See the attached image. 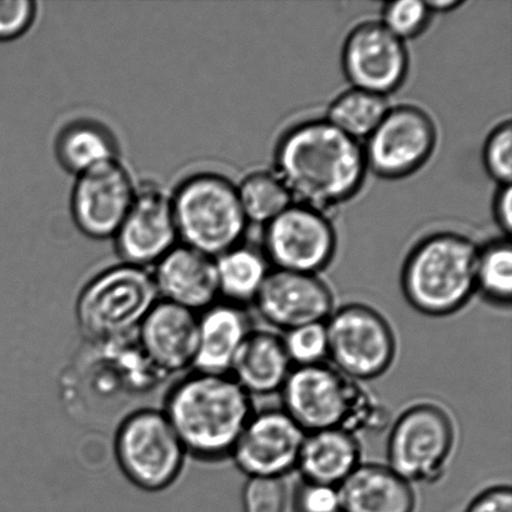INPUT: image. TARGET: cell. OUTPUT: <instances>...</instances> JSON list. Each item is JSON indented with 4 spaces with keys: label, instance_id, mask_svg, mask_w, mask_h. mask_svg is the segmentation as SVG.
I'll return each instance as SVG.
<instances>
[{
    "label": "cell",
    "instance_id": "obj_1",
    "mask_svg": "<svg viewBox=\"0 0 512 512\" xmlns=\"http://www.w3.org/2000/svg\"><path fill=\"white\" fill-rule=\"evenodd\" d=\"M274 167L293 203L323 213L353 199L368 172L363 145L326 119L286 130L275 148Z\"/></svg>",
    "mask_w": 512,
    "mask_h": 512
},
{
    "label": "cell",
    "instance_id": "obj_2",
    "mask_svg": "<svg viewBox=\"0 0 512 512\" xmlns=\"http://www.w3.org/2000/svg\"><path fill=\"white\" fill-rule=\"evenodd\" d=\"M189 458H230L255 413L252 396L230 375L194 371L177 381L163 409Z\"/></svg>",
    "mask_w": 512,
    "mask_h": 512
},
{
    "label": "cell",
    "instance_id": "obj_3",
    "mask_svg": "<svg viewBox=\"0 0 512 512\" xmlns=\"http://www.w3.org/2000/svg\"><path fill=\"white\" fill-rule=\"evenodd\" d=\"M280 391L283 410L305 433L339 429L356 435L388 423L383 403L333 366H295Z\"/></svg>",
    "mask_w": 512,
    "mask_h": 512
},
{
    "label": "cell",
    "instance_id": "obj_4",
    "mask_svg": "<svg viewBox=\"0 0 512 512\" xmlns=\"http://www.w3.org/2000/svg\"><path fill=\"white\" fill-rule=\"evenodd\" d=\"M480 249L463 234L439 232L420 240L401 271L406 301L419 313L448 316L476 293Z\"/></svg>",
    "mask_w": 512,
    "mask_h": 512
},
{
    "label": "cell",
    "instance_id": "obj_5",
    "mask_svg": "<svg viewBox=\"0 0 512 512\" xmlns=\"http://www.w3.org/2000/svg\"><path fill=\"white\" fill-rule=\"evenodd\" d=\"M172 203L183 245L210 258L238 247L247 232L237 187L223 175L199 173L185 179Z\"/></svg>",
    "mask_w": 512,
    "mask_h": 512
},
{
    "label": "cell",
    "instance_id": "obj_6",
    "mask_svg": "<svg viewBox=\"0 0 512 512\" xmlns=\"http://www.w3.org/2000/svg\"><path fill=\"white\" fill-rule=\"evenodd\" d=\"M158 301L153 274L123 263L94 276L80 290L75 318L88 341L122 339L137 333Z\"/></svg>",
    "mask_w": 512,
    "mask_h": 512
},
{
    "label": "cell",
    "instance_id": "obj_7",
    "mask_svg": "<svg viewBox=\"0 0 512 512\" xmlns=\"http://www.w3.org/2000/svg\"><path fill=\"white\" fill-rule=\"evenodd\" d=\"M114 454L130 483L147 493L172 488L189 455L162 409L139 408L119 421Z\"/></svg>",
    "mask_w": 512,
    "mask_h": 512
},
{
    "label": "cell",
    "instance_id": "obj_8",
    "mask_svg": "<svg viewBox=\"0 0 512 512\" xmlns=\"http://www.w3.org/2000/svg\"><path fill=\"white\" fill-rule=\"evenodd\" d=\"M455 429L450 416L439 406H410L390 430L388 466L410 485L439 480L453 453Z\"/></svg>",
    "mask_w": 512,
    "mask_h": 512
},
{
    "label": "cell",
    "instance_id": "obj_9",
    "mask_svg": "<svg viewBox=\"0 0 512 512\" xmlns=\"http://www.w3.org/2000/svg\"><path fill=\"white\" fill-rule=\"evenodd\" d=\"M328 358L350 379L373 380L393 364L395 336L378 311L363 304H349L333 311L325 321Z\"/></svg>",
    "mask_w": 512,
    "mask_h": 512
},
{
    "label": "cell",
    "instance_id": "obj_10",
    "mask_svg": "<svg viewBox=\"0 0 512 512\" xmlns=\"http://www.w3.org/2000/svg\"><path fill=\"white\" fill-rule=\"evenodd\" d=\"M263 245L276 270L316 275L333 261L338 238L326 213L293 203L265 225Z\"/></svg>",
    "mask_w": 512,
    "mask_h": 512
},
{
    "label": "cell",
    "instance_id": "obj_11",
    "mask_svg": "<svg viewBox=\"0 0 512 512\" xmlns=\"http://www.w3.org/2000/svg\"><path fill=\"white\" fill-rule=\"evenodd\" d=\"M438 143V130L425 110L414 105L390 108L366 139V167L384 179H401L423 168Z\"/></svg>",
    "mask_w": 512,
    "mask_h": 512
},
{
    "label": "cell",
    "instance_id": "obj_12",
    "mask_svg": "<svg viewBox=\"0 0 512 512\" xmlns=\"http://www.w3.org/2000/svg\"><path fill=\"white\" fill-rule=\"evenodd\" d=\"M137 194L132 175L119 158L107 160L77 175L72 214L80 232L89 238H114Z\"/></svg>",
    "mask_w": 512,
    "mask_h": 512
},
{
    "label": "cell",
    "instance_id": "obj_13",
    "mask_svg": "<svg viewBox=\"0 0 512 512\" xmlns=\"http://www.w3.org/2000/svg\"><path fill=\"white\" fill-rule=\"evenodd\" d=\"M341 64L351 87L386 98L408 77L409 53L383 24L365 22L345 39Z\"/></svg>",
    "mask_w": 512,
    "mask_h": 512
},
{
    "label": "cell",
    "instance_id": "obj_14",
    "mask_svg": "<svg viewBox=\"0 0 512 512\" xmlns=\"http://www.w3.org/2000/svg\"><path fill=\"white\" fill-rule=\"evenodd\" d=\"M305 431L283 409L254 413L230 458L248 478L283 479L298 464Z\"/></svg>",
    "mask_w": 512,
    "mask_h": 512
},
{
    "label": "cell",
    "instance_id": "obj_15",
    "mask_svg": "<svg viewBox=\"0 0 512 512\" xmlns=\"http://www.w3.org/2000/svg\"><path fill=\"white\" fill-rule=\"evenodd\" d=\"M178 238L172 195L153 183L137 187L132 207L114 237L124 263L148 269L177 247Z\"/></svg>",
    "mask_w": 512,
    "mask_h": 512
},
{
    "label": "cell",
    "instance_id": "obj_16",
    "mask_svg": "<svg viewBox=\"0 0 512 512\" xmlns=\"http://www.w3.org/2000/svg\"><path fill=\"white\" fill-rule=\"evenodd\" d=\"M261 318L288 331L299 326L325 323L334 311V296L318 276L270 271L254 301Z\"/></svg>",
    "mask_w": 512,
    "mask_h": 512
},
{
    "label": "cell",
    "instance_id": "obj_17",
    "mask_svg": "<svg viewBox=\"0 0 512 512\" xmlns=\"http://www.w3.org/2000/svg\"><path fill=\"white\" fill-rule=\"evenodd\" d=\"M135 336L145 358L165 378L193 370L198 348V314L194 311L159 300Z\"/></svg>",
    "mask_w": 512,
    "mask_h": 512
},
{
    "label": "cell",
    "instance_id": "obj_18",
    "mask_svg": "<svg viewBox=\"0 0 512 512\" xmlns=\"http://www.w3.org/2000/svg\"><path fill=\"white\" fill-rule=\"evenodd\" d=\"M153 279L159 300L202 313L219 298L215 259L177 245L155 264Z\"/></svg>",
    "mask_w": 512,
    "mask_h": 512
},
{
    "label": "cell",
    "instance_id": "obj_19",
    "mask_svg": "<svg viewBox=\"0 0 512 512\" xmlns=\"http://www.w3.org/2000/svg\"><path fill=\"white\" fill-rule=\"evenodd\" d=\"M252 325L243 306L217 301L198 314V348L193 370L229 375Z\"/></svg>",
    "mask_w": 512,
    "mask_h": 512
},
{
    "label": "cell",
    "instance_id": "obj_20",
    "mask_svg": "<svg viewBox=\"0 0 512 512\" xmlns=\"http://www.w3.org/2000/svg\"><path fill=\"white\" fill-rule=\"evenodd\" d=\"M343 512H414L413 485L388 465L360 464L338 486Z\"/></svg>",
    "mask_w": 512,
    "mask_h": 512
},
{
    "label": "cell",
    "instance_id": "obj_21",
    "mask_svg": "<svg viewBox=\"0 0 512 512\" xmlns=\"http://www.w3.org/2000/svg\"><path fill=\"white\" fill-rule=\"evenodd\" d=\"M361 463V446L356 435L333 429L306 433L296 469L304 481L338 486Z\"/></svg>",
    "mask_w": 512,
    "mask_h": 512
},
{
    "label": "cell",
    "instance_id": "obj_22",
    "mask_svg": "<svg viewBox=\"0 0 512 512\" xmlns=\"http://www.w3.org/2000/svg\"><path fill=\"white\" fill-rule=\"evenodd\" d=\"M291 371L283 338L270 331L253 330L235 358L230 376L252 395L280 391Z\"/></svg>",
    "mask_w": 512,
    "mask_h": 512
},
{
    "label": "cell",
    "instance_id": "obj_23",
    "mask_svg": "<svg viewBox=\"0 0 512 512\" xmlns=\"http://www.w3.org/2000/svg\"><path fill=\"white\" fill-rule=\"evenodd\" d=\"M219 298L235 305L254 303L268 270V260L253 248L238 245L215 259Z\"/></svg>",
    "mask_w": 512,
    "mask_h": 512
},
{
    "label": "cell",
    "instance_id": "obj_24",
    "mask_svg": "<svg viewBox=\"0 0 512 512\" xmlns=\"http://www.w3.org/2000/svg\"><path fill=\"white\" fill-rule=\"evenodd\" d=\"M57 155L63 167L75 175L118 158L112 135L92 122H77L65 128L58 138Z\"/></svg>",
    "mask_w": 512,
    "mask_h": 512
},
{
    "label": "cell",
    "instance_id": "obj_25",
    "mask_svg": "<svg viewBox=\"0 0 512 512\" xmlns=\"http://www.w3.org/2000/svg\"><path fill=\"white\" fill-rule=\"evenodd\" d=\"M389 109L385 97L351 88L331 103L325 119L348 137L361 142L378 128Z\"/></svg>",
    "mask_w": 512,
    "mask_h": 512
},
{
    "label": "cell",
    "instance_id": "obj_26",
    "mask_svg": "<svg viewBox=\"0 0 512 512\" xmlns=\"http://www.w3.org/2000/svg\"><path fill=\"white\" fill-rule=\"evenodd\" d=\"M237 190L248 223L266 225L293 204L285 185L274 173L249 174Z\"/></svg>",
    "mask_w": 512,
    "mask_h": 512
},
{
    "label": "cell",
    "instance_id": "obj_27",
    "mask_svg": "<svg viewBox=\"0 0 512 512\" xmlns=\"http://www.w3.org/2000/svg\"><path fill=\"white\" fill-rule=\"evenodd\" d=\"M493 303L510 304L512 298V248L509 240L493 242L479 252L476 291Z\"/></svg>",
    "mask_w": 512,
    "mask_h": 512
},
{
    "label": "cell",
    "instance_id": "obj_28",
    "mask_svg": "<svg viewBox=\"0 0 512 512\" xmlns=\"http://www.w3.org/2000/svg\"><path fill=\"white\" fill-rule=\"evenodd\" d=\"M285 333L283 343L291 365L324 364L329 354L325 323L299 326Z\"/></svg>",
    "mask_w": 512,
    "mask_h": 512
},
{
    "label": "cell",
    "instance_id": "obj_29",
    "mask_svg": "<svg viewBox=\"0 0 512 512\" xmlns=\"http://www.w3.org/2000/svg\"><path fill=\"white\" fill-rule=\"evenodd\" d=\"M431 13L426 2L420 0H396L384 5L381 24L400 40L419 37L428 27Z\"/></svg>",
    "mask_w": 512,
    "mask_h": 512
},
{
    "label": "cell",
    "instance_id": "obj_30",
    "mask_svg": "<svg viewBox=\"0 0 512 512\" xmlns=\"http://www.w3.org/2000/svg\"><path fill=\"white\" fill-rule=\"evenodd\" d=\"M486 172L500 185L511 184L512 179V125L501 123L486 139L483 150Z\"/></svg>",
    "mask_w": 512,
    "mask_h": 512
},
{
    "label": "cell",
    "instance_id": "obj_31",
    "mask_svg": "<svg viewBox=\"0 0 512 512\" xmlns=\"http://www.w3.org/2000/svg\"><path fill=\"white\" fill-rule=\"evenodd\" d=\"M243 512H285L283 479L249 478L242 493Z\"/></svg>",
    "mask_w": 512,
    "mask_h": 512
},
{
    "label": "cell",
    "instance_id": "obj_32",
    "mask_svg": "<svg viewBox=\"0 0 512 512\" xmlns=\"http://www.w3.org/2000/svg\"><path fill=\"white\" fill-rule=\"evenodd\" d=\"M37 3L30 0H0V42L27 33L37 17Z\"/></svg>",
    "mask_w": 512,
    "mask_h": 512
},
{
    "label": "cell",
    "instance_id": "obj_33",
    "mask_svg": "<svg viewBox=\"0 0 512 512\" xmlns=\"http://www.w3.org/2000/svg\"><path fill=\"white\" fill-rule=\"evenodd\" d=\"M295 512H343L339 489L336 486L304 481L296 489Z\"/></svg>",
    "mask_w": 512,
    "mask_h": 512
},
{
    "label": "cell",
    "instance_id": "obj_34",
    "mask_svg": "<svg viewBox=\"0 0 512 512\" xmlns=\"http://www.w3.org/2000/svg\"><path fill=\"white\" fill-rule=\"evenodd\" d=\"M465 512H512V493L509 486H496L471 501Z\"/></svg>",
    "mask_w": 512,
    "mask_h": 512
},
{
    "label": "cell",
    "instance_id": "obj_35",
    "mask_svg": "<svg viewBox=\"0 0 512 512\" xmlns=\"http://www.w3.org/2000/svg\"><path fill=\"white\" fill-rule=\"evenodd\" d=\"M494 217L501 232L510 235L512 228V188L509 185H500L495 195Z\"/></svg>",
    "mask_w": 512,
    "mask_h": 512
},
{
    "label": "cell",
    "instance_id": "obj_36",
    "mask_svg": "<svg viewBox=\"0 0 512 512\" xmlns=\"http://www.w3.org/2000/svg\"><path fill=\"white\" fill-rule=\"evenodd\" d=\"M431 14L449 13L451 10L458 9L463 5L459 0H434V2H426Z\"/></svg>",
    "mask_w": 512,
    "mask_h": 512
}]
</instances>
